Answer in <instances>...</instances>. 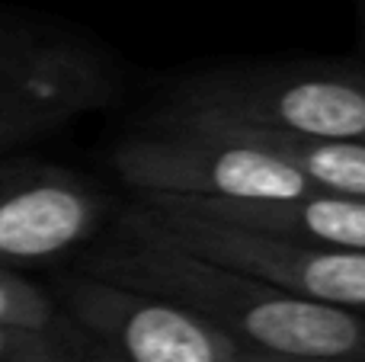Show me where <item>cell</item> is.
I'll use <instances>...</instances> for the list:
<instances>
[{"instance_id": "cell-1", "label": "cell", "mask_w": 365, "mask_h": 362, "mask_svg": "<svg viewBox=\"0 0 365 362\" xmlns=\"http://www.w3.org/2000/svg\"><path fill=\"white\" fill-rule=\"evenodd\" d=\"M90 279L177 301L263 356L365 362V318L285 295L237 269L208 263L164 237L138 205L119 231L83 263Z\"/></svg>"}, {"instance_id": "cell-2", "label": "cell", "mask_w": 365, "mask_h": 362, "mask_svg": "<svg viewBox=\"0 0 365 362\" xmlns=\"http://www.w3.org/2000/svg\"><path fill=\"white\" fill-rule=\"evenodd\" d=\"M106 61L61 29L0 13V160L106 106Z\"/></svg>"}, {"instance_id": "cell-3", "label": "cell", "mask_w": 365, "mask_h": 362, "mask_svg": "<svg viewBox=\"0 0 365 362\" xmlns=\"http://www.w3.org/2000/svg\"><path fill=\"white\" fill-rule=\"evenodd\" d=\"M164 119H212L365 141L362 71H218L180 87Z\"/></svg>"}, {"instance_id": "cell-4", "label": "cell", "mask_w": 365, "mask_h": 362, "mask_svg": "<svg viewBox=\"0 0 365 362\" xmlns=\"http://www.w3.org/2000/svg\"><path fill=\"white\" fill-rule=\"evenodd\" d=\"M135 205L160 234L202 260L253 276L295 299L343 308L365 318V254L359 250L317 247L266 231L234 228L192 215L160 196H138Z\"/></svg>"}, {"instance_id": "cell-5", "label": "cell", "mask_w": 365, "mask_h": 362, "mask_svg": "<svg viewBox=\"0 0 365 362\" xmlns=\"http://www.w3.org/2000/svg\"><path fill=\"white\" fill-rule=\"evenodd\" d=\"M113 164L138 196L285 202L314 190L269 154L186 125H160L158 132L122 141Z\"/></svg>"}, {"instance_id": "cell-6", "label": "cell", "mask_w": 365, "mask_h": 362, "mask_svg": "<svg viewBox=\"0 0 365 362\" xmlns=\"http://www.w3.org/2000/svg\"><path fill=\"white\" fill-rule=\"evenodd\" d=\"M51 295L103 362H259V353L158 295L90 276H68Z\"/></svg>"}, {"instance_id": "cell-7", "label": "cell", "mask_w": 365, "mask_h": 362, "mask_svg": "<svg viewBox=\"0 0 365 362\" xmlns=\"http://www.w3.org/2000/svg\"><path fill=\"white\" fill-rule=\"evenodd\" d=\"M106 196L81 177L32 160H0V269L45 263L100 231Z\"/></svg>"}, {"instance_id": "cell-8", "label": "cell", "mask_w": 365, "mask_h": 362, "mask_svg": "<svg viewBox=\"0 0 365 362\" xmlns=\"http://www.w3.org/2000/svg\"><path fill=\"white\" fill-rule=\"evenodd\" d=\"M170 199L192 215L225 222L234 228H250L279 234L289 241L317 244V247L359 250L365 254V199L340 196L327 190H311L285 202H215V199Z\"/></svg>"}, {"instance_id": "cell-9", "label": "cell", "mask_w": 365, "mask_h": 362, "mask_svg": "<svg viewBox=\"0 0 365 362\" xmlns=\"http://www.w3.org/2000/svg\"><path fill=\"white\" fill-rule=\"evenodd\" d=\"M164 125L202 128V132L244 141V145L276 157L289 170H295L314 190L365 199V141L311 138V135H292V132H276V128L212 122V119H164Z\"/></svg>"}, {"instance_id": "cell-10", "label": "cell", "mask_w": 365, "mask_h": 362, "mask_svg": "<svg viewBox=\"0 0 365 362\" xmlns=\"http://www.w3.org/2000/svg\"><path fill=\"white\" fill-rule=\"evenodd\" d=\"M0 324L58 337H83L61 311L51 289H42L16 269H0Z\"/></svg>"}, {"instance_id": "cell-11", "label": "cell", "mask_w": 365, "mask_h": 362, "mask_svg": "<svg viewBox=\"0 0 365 362\" xmlns=\"http://www.w3.org/2000/svg\"><path fill=\"white\" fill-rule=\"evenodd\" d=\"M0 362H103V356L87 337H58L0 324Z\"/></svg>"}, {"instance_id": "cell-12", "label": "cell", "mask_w": 365, "mask_h": 362, "mask_svg": "<svg viewBox=\"0 0 365 362\" xmlns=\"http://www.w3.org/2000/svg\"><path fill=\"white\" fill-rule=\"evenodd\" d=\"M259 362H324V359H285V356H263L259 353Z\"/></svg>"}]
</instances>
